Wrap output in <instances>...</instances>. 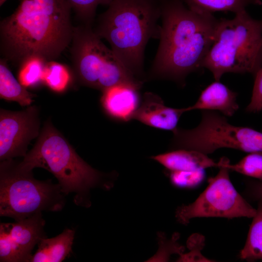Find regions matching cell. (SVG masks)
Returning a JSON list of instances; mask_svg holds the SVG:
<instances>
[{
    "instance_id": "5",
    "label": "cell",
    "mask_w": 262,
    "mask_h": 262,
    "mask_svg": "<svg viewBox=\"0 0 262 262\" xmlns=\"http://www.w3.org/2000/svg\"><path fill=\"white\" fill-rule=\"evenodd\" d=\"M262 66V20L246 10L218 20L213 44L202 64L216 81L227 73L254 77Z\"/></svg>"
},
{
    "instance_id": "28",
    "label": "cell",
    "mask_w": 262,
    "mask_h": 262,
    "mask_svg": "<svg viewBox=\"0 0 262 262\" xmlns=\"http://www.w3.org/2000/svg\"><path fill=\"white\" fill-rule=\"evenodd\" d=\"M248 194L258 201L262 200V181H252L249 183Z\"/></svg>"
},
{
    "instance_id": "25",
    "label": "cell",
    "mask_w": 262,
    "mask_h": 262,
    "mask_svg": "<svg viewBox=\"0 0 262 262\" xmlns=\"http://www.w3.org/2000/svg\"><path fill=\"white\" fill-rule=\"evenodd\" d=\"M188 246L191 251L185 254L181 255L178 261L181 262H212L205 257L201 252L204 246L203 236L195 234L189 238Z\"/></svg>"
},
{
    "instance_id": "21",
    "label": "cell",
    "mask_w": 262,
    "mask_h": 262,
    "mask_svg": "<svg viewBox=\"0 0 262 262\" xmlns=\"http://www.w3.org/2000/svg\"><path fill=\"white\" fill-rule=\"evenodd\" d=\"M47 62L38 56H32L25 60L19 65L18 81L27 88L43 83V74Z\"/></svg>"
},
{
    "instance_id": "18",
    "label": "cell",
    "mask_w": 262,
    "mask_h": 262,
    "mask_svg": "<svg viewBox=\"0 0 262 262\" xmlns=\"http://www.w3.org/2000/svg\"><path fill=\"white\" fill-rule=\"evenodd\" d=\"M180 0L193 10L212 14L216 12H231L236 14L246 10V7L250 5H262V0Z\"/></svg>"
},
{
    "instance_id": "24",
    "label": "cell",
    "mask_w": 262,
    "mask_h": 262,
    "mask_svg": "<svg viewBox=\"0 0 262 262\" xmlns=\"http://www.w3.org/2000/svg\"><path fill=\"white\" fill-rule=\"evenodd\" d=\"M12 223H0V262H22L11 236Z\"/></svg>"
},
{
    "instance_id": "16",
    "label": "cell",
    "mask_w": 262,
    "mask_h": 262,
    "mask_svg": "<svg viewBox=\"0 0 262 262\" xmlns=\"http://www.w3.org/2000/svg\"><path fill=\"white\" fill-rule=\"evenodd\" d=\"M75 231L66 229L51 238H45L38 243V249L30 262H61L72 252Z\"/></svg>"
},
{
    "instance_id": "1",
    "label": "cell",
    "mask_w": 262,
    "mask_h": 262,
    "mask_svg": "<svg viewBox=\"0 0 262 262\" xmlns=\"http://www.w3.org/2000/svg\"><path fill=\"white\" fill-rule=\"evenodd\" d=\"M71 10L66 0H21L0 21L1 58L19 65L32 56L55 60L72 41Z\"/></svg>"
},
{
    "instance_id": "12",
    "label": "cell",
    "mask_w": 262,
    "mask_h": 262,
    "mask_svg": "<svg viewBox=\"0 0 262 262\" xmlns=\"http://www.w3.org/2000/svg\"><path fill=\"white\" fill-rule=\"evenodd\" d=\"M186 107L174 108L165 105L163 100L151 92H146L133 119L154 128L173 131Z\"/></svg>"
},
{
    "instance_id": "29",
    "label": "cell",
    "mask_w": 262,
    "mask_h": 262,
    "mask_svg": "<svg viewBox=\"0 0 262 262\" xmlns=\"http://www.w3.org/2000/svg\"><path fill=\"white\" fill-rule=\"evenodd\" d=\"M7 0H0V5L1 6L5 3Z\"/></svg>"
},
{
    "instance_id": "27",
    "label": "cell",
    "mask_w": 262,
    "mask_h": 262,
    "mask_svg": "<svg viewBox=\"0 0 262 262\" xmlns=\"http://www.w3.org/2000/svg\"><path fill=\"white\" fill-rule=\"evenodd\" d=\"M246 111L256 113L262 110V66L255 76V81L250 102Z\"/></svg>"
},
{
    "instance_id": "3",
    "label": "cell",
    "mask_w": 262,
    "mask_h": 262,
    "mask_svg": "<svg viewBox=\"0 0 262 262\" xmlns=\"http://www.w3.org/2000/svg\"><path fill=\"white\" fill-rule=\"evenodd\" d=\"M161 0H113L100 14L96 33L137 79L143 81L144 52L151 38H159Z\"/></svg>"
},
{
    "instance_id": "23",
    "label": "cell",
    "mask_w": 262,
    "mask_h": 262,
    "mask_svg": "<svg viewBox=\"0 0 262 262\" xmlns=\"http://www.w3.org/2000/svg\"><path fill=\"white\" fill-rule=\"evenodd\" d=\"M76 16L83 24L92 25L97 7L99 5L108 6L113 0H66Z\"/></svg>"
},
{
    "instance_id": "4",
    "label": "cell",
    "mask_w": 262,
    "mask_h": 262,
    "mask_svg": "<svg viewBox=\"0 0 262 262\" xmlns=\"http://www.w3.org/2000/svg\"><path fill=\"white\" fill-rule=\"evenodd\" d=\"M18 164L25 170L41 167L51 173L66 195L74 194L78 206H90L92 189L108 190L113 185L111 176L85 162L49 120L44 124L33 147Z\"/></svg>"
},
{
    "instance_id": "17",
    "label": "cell",
    "mask_w": 262,
    "mask_h": 262,
    "mask_svg": "<svg viewBox=\"0 0 262 262\" xmlns=\"http://www.w3.org/2000/svg\"><path fill=\"white\" fill-rule=\"evenodd\" d=\"M7 62L3 58L0 60V98L16 101L22 106L30 105L36 95L28 91L15 78L9 68Z\"/></svg>"
},
{
    "instance_id": "26",
    "label": "cell",
    "mask_w": 262,
    "mask_h": 262,
    "mask_svg": "<svg viewBox=\"0 0 262 262\" xmlns=\"http://www.w3.org/2000/svg\"><path fill=\"white\" fill-rule=\"evenodd\" d=\"M204 170L195 171H170V180L173 185L191 187L197 184L203 179Z\"/></svg>"
},
{
    "instance_id": "20",
    "label": "cell",
    "mask_w": 262,
    "mask_h": 262,
    "mask_svg": "<svg viewBox=\"0 0 262 262\" xmlns=\"http://www.w3.org/2000/svg\"><path fill=\"white\" fill-rule=\"evenodd\" d=\"M71 81V73L67 66L54 60L46 62L42 82L50 89L56 93L64 92Z\"/></svg>"
},
{
    "instance_id": "19",
    "label": "cell",
    "mask_w": 262,
    "mask_h": 262,
    "mask_svg": "<svg viewBox=\"0 0 262 262\" xmlns=\"http://www.w3.org/2000/svg\"><path fill=\"white\" fill-rule=\"evenodd\" d=\"M240 257L248 262L262 260V200L258 201L245 245Z\"/></svg>"
},
{
    "instance_id": "10",
    "label": "cell",
    "mask_w": 262,
    "mask_h": 262,
    "mask_svg": "<svg viewBox=\"0 0 262 262\" xmlns=\"http://www.w3.org/2000/svg\"><path fill=\"white\" fill-rule=\"evenodd\" d=\"M39 111L35 105L20 111L0 110V160L25 157L31 141L38 137Z\"/></svg>"
},
{
    "instance_id": "6",
    "label": "cell",
    "mask_w": 262,
    "mask_h": 262,
    "mask_svg": "<svg viewBox=\"0 0 262 262\" xmlns=\"http://www.w3.org/2000/svg\"><path fill=\"white\" fill-rule=\"evenodd\" d=\"M66 195L50 180L35 179L13 159L0 164V215L18 221L42 211H61Z\"/></svg>"
},
{
    "instance_id": "8",
    "label": "cell",
    "mask_w": 262,
    "mask_h": 262,
    "mask_svg": "<svg viewBox=\"0 0 262 262\" xmlns=\"http://www.w3.org/2000/svg\"><path fill=\"white\" fill-rule=\"evenodd\" d=\"M172 146L175 149L194 150L205 154L221 148L262 154V132L231 124L222 114L203 110L198 125L192 129L177 128Z\"/></svg>"
},
{
    "instance_id": "2",
    "label": "cell",
    "mask_w": 262,
    "mask_h": 262,
    "mask_svg": "<svg viewBox=\"0 0 262 262\" xmlns=\"http://www.w3.org/2000/svg\"><path fill=\"white\" fill-rule=\"evenodd\" d=\"M161 7L160 43L150 77L184 85L189 74L202 68L218 20L180 0H161Z\"/></svg>"
},
{
    "instance_id": "7",
    "label": "cell",
    "mask_w": 262,
    "mask_h": 262,
    "mask_svg": "<svg viewBox=\"0 0 262 262\" xmlns=\"http://www.w3.org/2000/svg\"><path fill=\"white\" fill-rule=\"evenodd\" d=\"M70 45L73 70L81 84L102 91L122 82L143 83L105 45L92 25L74 27Z\"/></svg>"
},
{
    "instance_id": "22",
    "label": "cell",
    "mask_w": 262,
    "mask_h": 262,
    "mask_svg": "<svg viewBox=\"0 0 262 262\" xmlns=\"http://www.w3.org/2000/svg\"><path fill=\"white\" fill-rule=\"evenodd\" d=\"M218 162L229 170L262 181V154L249 153L235 164H231L226 157L221 158Z\"/></svg>"
},
{
    "instance_id": "15",
    "label": "cell",
    "mask_w": 262,
    "mask_h": 262,
    "mask_svg": "<svg viewBox=\"0 0 262 262\" xmlns=\"http://www.w3.org/2000/svg\"><path fill=\"white\" fill-rule=\"evenodd\" d=\"M169 171H195L210 167H218L215 162L207 155L190 149L175 150L151 157Z\"/></svg>"
},
{
    "instance_id": "11",
    "label": "cell",
    "mask_w": 262,
    "mask_h": 262,
    "mask_svg": "<svg viewBox=\"0 0 262 262\" xmlns=\"http://www.w3.org/2000/svg\"><path fill=\"white\" fill-rule=\"evenodd\" d=\"M142 84L122 82L102 91L100 101L105 112L118 121L133 119L141 103L139 89Z\"/></svg>"
},
{
    "instance_id": "14",
    "label": "cell",
    "mask_w": 262,
    "mask_h": 262,
    "mask_svg": "<svg viewBox=\"0 0 262 262\" xmlns=\"http://www.w3.org/2000/svg\"><path fill=\"white\" fill-rule=\"evenodd\" d=\"M237 94L219 81H215L201 93L196 102L186 107L187 112L194 110L218 111L231 116L239 109Z\"/></svg>"
},
{
    "instance_id": "13",
    "label": "cell",
    "mask_w": 262,
    "mask_h": 262,
    "mask_svg": "<svg viewBox=\"0 0 262 262\" xmlns=\"http://www.w3.org/2000/svg\"><path fill=\"white\" fill-rule=\"evenodd\" d=\"M41 213H36L12 224V238L23 262L30 261L35 245L46 238L44 229L45 221Z\"/></svg>"
},
{
    "instance_id": "9",
    "label": "cell",
    "mask_w": 262,
    "mask_h": 262,
    "mask_svg": "<svg viewBox=\"0 0 262 262\" xmlns=\"http://www.w3.org/2000/svg\"><path fill=\"white\" fill-rule=\"evenodd\" d=\"M218 168V173L209 180L206 188L193 202L178 207L175 216L179 223L187 225L196 217L254 216L256 209L234 188L230 180L229 170L219 163Z\"/></svg>"
}]
</instances>
